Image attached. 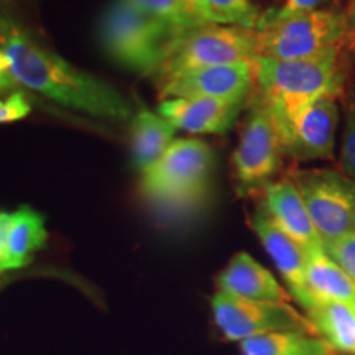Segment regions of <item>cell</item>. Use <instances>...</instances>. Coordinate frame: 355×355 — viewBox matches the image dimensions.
Here are the masks:
<instances>
[{
  "instance_id": "obj_1",
  "label": "cell",
  "mask_w": 355,
  "mask_h": 355,
  "mask_svg": "<svg viewBox=\"0 0 355 355\" xmlns=\"http://www.w3.org/2000/svg\"><path fill=\"white\" fill-rule=\"evenodd\" d=\"M0 48L15 81L68 109L109 121H130L133 107L121 92L78 69L35 42L15 20L0 12Z\"/></svg>"
},
{
  "instance_id": "obj_2",
  "label": "cell",
  "mask_w": 355,
  "mask_h": 355,
  "mask_svg": "<svg viewBox=\"0 0 355 355\" xmlns=\"http://www.w3.org/2000/svg\"><path fill=\"white\" fill-rule=\"evenodd\" d=\"M340 48L313 60L278 61L259 58L255 63V97L268 109L279 139H285L301 110L322 97H340L345 71Z\"/></svg>"
},
{
  "instance_id": "obj_3",
  "label": "cell",
  "mask_w": 355,
  "mask_h": 355,
  "mask_svg": "<svg viewBox=\"0 0 355 355\" xmlns=\"http://www.w3.org/2000/svg\"><path fill=\"white\" fill-rule=\"evenodd\" d=\"M259 58L257 30L242 26L202 25L171 38L155 78L158 81L184 71L209 66L254 64Z\"/></svg>"
},
{
  "instance_id": "obj_4",
  "label": "cell",
  "mask_w": 355,
  "mask_h": 355,
  "mask_svg": "<svg viewBox=\"0 0 355 355\" xmlns=\"http://www.w3.org/2000/svg\"><path fill=\"white\" fill-rule=\"evenodd\" d=\"M175 33L127 0H115L102 19V43L119 64L155 76Z\"/></svg>"
},
{
  "instance_id": "obj_5",
  "label": "cell",
  "mask_w": 355,
  "mask_h": 355,
  "mask_svg": "<svg viewBox=\"0 0 355 355\" xmlns=\"http://www.w3.org/2000/svg\"><path fill=\"white\" fill-rule=\"evenodd\" d=\"M212 166L214 152L206 141L176 139L153 165L140 171L141 191L155 201H191L204 193Z\"/></svg>"
},
{
  "instance_id": "obj_6",
  "label": "cell",
  "mask_w": 355,
  "mask_h": 355,
  "mask_svg": "<svg viewBox=\"0 0 355 355\" xmlns=\"http://www.w3.org/2000/svg\"><path fill=\"white\" fill-rule=\"evenodd\" d=\"M345 12L316 10L257 30L260 58L278 61L313 60L340 48Z\"/></svg>"
},
{
  "instance_id": "obj_7",
  "label": "cell",
  "mask_w": 355,
  "mask_h": 355,
  "mask_svg": "<svg viewBox=\"0 0 355 355\" xmlns=\"http://www.w3.org/2000/svg\"><path fill=\"white\" fill-rule=\"evenodd\" d=\"M290 178L324 243L355 232L354 180L334 170H298Z\"/></svg>"
},
{
  "instance_id": "obj_8",
  "label": "cell",
  "mask_w": 355,
  "mask_h": 355,
  "mask_svg": "<svg viewBox=\"0 0 355 355\" xmlns=\"http://www.w3.org/2000/svg\"><path fill=\"white\" fill-rule=\"evenodd\" d=\"M211 308L217 329L227 340L242 343L252 337L282 331L319 336L311 319L291 304L250 301L217 291L211 300Z\"/></svg>"
},
{
  "instance_id": "obj_9",
  "label": "cell",
  "mask_w": 355,
  "mask_h": 355,
  "mask_svg": "<svg viewBox=\"0 0 355 355\" xmlns=\"http://www.w3.org/2000/svg\"><path fill=\"white\" fill-rule=\"evenodd\" d=\"M241 140L232 155L234 176L242 191L265 188L282 168V139L268 109L254 96Z\"/></svg>"
},
{
  "instance_id": "obj_10",
  "label": "cell",
  "mask_w": 355,
  "mask_h": 355,
  "mask_svg": "<svg viewBox=\"0 0 355 355\" xmlns=\"http://www.w3.org/2000/svg\"><path fill=\"white\" fill-rule=\"evenodd\" d=\"M158 91L166 99H217L245 102L255 87V63L222 64L184 71L158 79Z\"/></svg>"
},
{
  "instance_id": "obj_11",
  "label": "cell",
  "mask_w": 355,
  "mask_h": 355,
  "mask_svg": "<svg viewBox=\"0 0 355 355\" xmlns=\"http://www.w3.org/2000/svg\"><path fill=\"white\" fill-rule=\"evenodd\" d=\"M339 125L337 97H322L301 110L282 140L283 152L296 162L332 159Z\"/></svg>"
},
{
  "instance_id": "obj_12",
  "label": "cell",
  "mask_w": 355,
  "mask_h": 355,
  "mask_svg": "<svg viewBox=\"0 0 355 355\" xmlns=\"http://www.w3.org/2000/svg\"><path fill=\"white\" fill-rule=\"evenodd\" d=\"M261 207L277 227L306 250H322L324 241L314 227L303 198L290 176L265 186Z\"/></svg>"
},
{
  "instance_id": "obj_13",
  "label": "cell",
  "mask_w": 355,
  "mask_h": 355,
  "mask_svg": "<svg viewBox=\"0 0 355 355\" xmlns=\"http://www.w3.org/2000/svg\"><path fill=\"white\" fill-rule=\"evenodd\" d=\"M252 229L265 247L266 254L272 257L279 275L286 282L290 295L306 308L308 291H306V265H308V250L295 242L290 235L273 224L266 216L263 207L255 212L250 220Z\"/></svg>"
},
{
  "instance_id": "obj_14",
  "label": "cell",
  "mask_w": 355,
  "mask_h": 355,
  "mask_svg": "<svg viewBox=\"0 0 355 355\" xmlns=\"http://www.w3.org/2000/svg\"><path fill=\"white\" fill-rule=\"evenodd\" d=\"M245 102L217 99H166L158 105V114L189 133H225L242 112Z\"/></svg>"
},
{
  "instance_id": "obj_15",
  "label": "cell",
  "mask_w": 355,
  "mask_h": 355,
  "mask_svg": "<svg viewBox=\"0 0 355 355\" xmlns=\"http://www.w3.org/2000/svg\"><path fill=\"white\" fill-rule=\"evenodd\" d=\"M219 291L237 298L263 303L291 304L293 296L263 265L247 252L235 254L217 277Z\"/></svg>"
},
{
  "instance_id": "obj_16",
  "label": "cell",
  "mask_w": 355,
  "mask_h": 355,
  "mask_svg": "<svg viewBox=\"0 0 355 355\" xmlns=\"http://www.w3.org/2000/svg\"><path fill=\"white\" fill-rule=\"evenodd\" d=\"M306 291V311L322 303H355V282L327 257L324 248L308 252Z\"/></svg>"
},
{
  "instance_id": "obj_17",
  "label": "cell",
  "mask_w": 355,
  "mask_h": 355,
  "mask_svg": "<svg viewBox=\"0 0 355 355\" xmlns=\"http://www.w3.org/2000/svg\"><path fill=\"white\" fill-rule=\"evenodd\" d=\"M48 239L43 216L32 207L24 206L12 212V224L0 260V275L25 268Z\"/></svg>"
},
{
  "instance_id": "obj_18",
  "label": "cell",
  "mask_w": 355,
  "mask_h": 355,
  "mask_svg": "<svg viewBox=\"0 0 355 355\" xmlns=\"http://www.w3.org/2000/svg\"><path fill=\"white\" fill-rule=\"evenodd\" d=\"M176 127L163 115L150 110L144 102L137 104L132 117V157L133 165L144 171L153 165L175 141Z\"/></svg>"
},
{
  "instance_id": "obj_19",
  "label": "cell",
  "mask_w": 355,
  "mask_h": 355,
  "mask_svg": "<svg viewBox=\"0 0 355 355\" xmlns=\"http://www.w3.org/2000/svg\"><path fill=\"white\" fill-rule=\"evenodd\" d=\"M306 313L336 352L355 355V303L314 304Z\"/></svg>"
},
{
  "instance_id": "obj_20",
  "label": "cell",
  "mask_w": 355,
  "mask_h": 355,
  "mask_svg": "<svg viewBox=\"0 0 355 355\" xmlns=\"http://www.w3.org/2000/svg\"><path fill=\"white\" fill-rule=\"evenodd\" d=\"M241 355H336L321 336L282 331L242 340Z\"/></svg>"
},
{
  "instance_id": "obj_21",
  "label": "cell",
  "mask_w": 355,
  "mask_h": 355,
  "mask_svg": "<svg viewBox=\"0 0 355 355\" xmlns=\"http://www.w3.org/2000/svg\"><path fill=\"white\" fill-rule=\"evenodd\" d=\"M194 6L204 25L257 30L261 17V12L252 0H194Z\"/></svg>"
},
{
  "instance_id": "obj_22",
  "label": "cell",
  "mask_w": 355,
  "mask_h": 355,
  "mask_svg": "<svg viewBox=\"0 0 355 355\" xmlns=\"http://www.w3.org/2000/svg\"><path fill=\"white\" fill-rule=\"evenodd\" d=\"M140 12L158 20L175 35L202 26L194 0H127Z\"/></svg>"
},
{
  "instance_id": "obj_23",
  "label": "cell",
  "mask_w": 355,
  "mask_h": 355,
  "mask_svg": "<svg viewBox=\"0 0 355 355\" xmlns=\"http://www.w3.org/2000/svg\"><path fill=\"white\" fill-rule=\"evenodd\" d=\"M331 2L332 0H282L277 7L268 8V10L261 13L257 30L278 24L282 20L293 19V17L306 15V13L316 10H324L327 3Z\"/></svg>"
},
{
  "instance_id": "obj_24",
  "label": "cell",
  "mask_w": 355,
  "mask_h": 355,
  "mask_svg": "<svg viewBox=\"0 0 355 355\" xmlns=\"http://www.w3.org/2000/svg\"><path fill=\"white\" fill-rule=\"evenodd\" d=\"M340 165L345 176L355 181V94L345 99L344 127L340 135Z\"/></svg>"
},
{
  "instance_id": "obj_25",
  "label": "cell",
  "mask_w": 355,
  "mask_h": 355,
  "mask_svg": "<svg viewBox=\"0 0 355 355\" xmlns=\"http://www.w3.org/2000/svg\"><path fill=\"white\" fill-rule=\"evenodd\" d=\"M324 252L355 282V232L326 242Z\"/></svg>"
},
{
  "instance_id": "obj_26",
  "label": "cell",
  "mask_w": 355,
  "mask_h": 355,
  "mask_svg": "<svg viewBox=\"0 0 355 355\" xmlns=\"http://www.w3.org/2000/svg\"><path fill=\"white\" fill-rule=\"evenodd\" d=\"M32 112V104L24 92H12L6 99H0V125L21 121Z\"/></svg>"
},
{
  "instance_id": "obj_27",
  "label": "cell",
  "mask_w": 355,
  "mask_h": 355,
  "mask_svg": "<svg viewBox=\"0 0 355 355\" xmlns=\"http://www.w3.org/2000/svg\"><path fill=\"white\" fill-rule=\"evenodd\" d=\"M340 51L355 58V3L349 10H345V30L340 42Z\"/></svg>"
},
{
  "instance_id": "obj_28",
  "label": "cell",
  "mask_w": 355,
  "mask_h": 355,
  "mask_svg": "<svg viewBox=\"0 0 355 355\" xmlns=\"http://www.w3.org/2000/svg\"><path fill=\"white\" fill-rule=\"evenodd\" d=\"M12 224V212L0 209V260H2L3 250H6V243L8 237V230Z\"/></svg>"
},
{
  "instance_id": "obj_29",
  "label": "cell",
  "mask_w": 355,
  "mask_h": 355,
  "mask_svg": "<svg viewBox=\"0 0 355 355\" xmlns=\"http://www.w3.org/2000/svg\"><path fill=\"white\" fill-rule=\"evenodd\" d=\"M17 86H19V83L15 81V78L12 76V73H0V94L13 91Z\"/></svg>"
},
{
  "instance_id": "obj_30",
  "label": "cell",
  "mask_w": 355,
  "mask_h": 355,
  "mask_svg": "<svg viewBox=\"0 0 355 355\" xmlns=\"http://www.w3.org/2000/svg\"><path fill=\"white\" fill-rule=\"evenodd\" d=\"M0 73H10V61L6 55V51L0 48Z\"/></svg>"
}]
</instances>
